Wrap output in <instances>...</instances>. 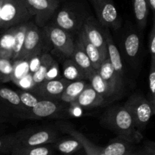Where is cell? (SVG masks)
<instances>
[{"label": "cell", "mask_w": 155, "mask_h": 155, "mask_svg": "<svg viewBox=\"0 0 155 155\" xmlns=\"http://www.w3.org/2000/svg\"><path fill=\"white\" fill-rule=\"evenodd\" d=\"M92 15L86 0H69L59 5L48 23L74 36L82 30L88 17Z\"/></svg>", "instance_id": "1"}, {"label": "cell", "mask_w": 155, "mask_h": 155, "mask_svg": "<svg viewBox=\"0 0 155 155\" xmlns=\"http://www.w3.org/2000/svg\"><path fill=\"white\" fill-rule=\"evenodd\" d=\"M100 124L117 135L133 144L141 142L143 136L135 127L132 117L124 105L109 107L103 112Z\"/></svg>", "instance_id": "2"}, {"label": "cell", "mask_w": 155, "mask_h": 155, "mask_svg": "<svg viewBox=\"0 0 155 155\" xmlns=\"http://www.w3.org/2000/svg\"><path fill=\"white\" fill-rule=\"evenodd\" d=\"M121 49L129 67L138 72L141 67L143 56L142 36L139 29L129 22L126 24L123 32Z\"/></svg>", "instance_id": "3"}, {"label": "cell", "mask_w": 155, "mask_h": 155, "mask_svg": "<svg viewBox=\"0 0 155 155\" xmlns=\"http://www.w3.org/2000/svg\"><path fill=\"white\" fill-rule=\"evenodd\" d=\"M124 106L130 113L135 127L140 133L145 130L151 117L155 114V107L148 98L137 92L133 94Z\"/></svg>", "instance_id": "4"}, {"label": "cell", "mask_w": 155, "mask_h": 155, "mask_svg": "<svg viewBox=\"0 0 155 155\" xmlns=\"http://www.w3.org/2000/svg\"><path fill=\"white\" fill-rule=\"evenodd\" d=\"M29 13L23 0H2L0 10V30H6L30 21Z\"/></svg>", "instance_id": "5"}, {"label": "cell", "mask_w": 155, "mask_h": 155, "mask_svg": "<svg viewBox=\"0 0 155 155\" xmlns=\"http://www.w3.org/2000/svg\"><path fill=\"white\" fill-rule=\"evenodd\" d=\"M15 145L42 146L54 144L58 139V133L48 127L26 128L17 132Z\"/></svg>", "instance_id": "6"}, {"label": "cell", "mask_w": 155, "mask_h": 155, "mask_svg": "<svg viewBox=\"0 0 155 155\" xmlns=\"http://www.w3.org/2000/svg\"><path fill=\"white\" fill-rule=\"evenodd\" d=\"M46 41L42 28L30 21L21 54L16 61H29L41 54Z\"/></svg>", "instance_id": "7"}, {"label": "cell", "mask_w": 155, "mask_h": 155, "mask_svg": "<svg viewBox=\"0 0 155 155\" xmlns=\"http://www.w3.org/2000/svg\"><path fill=\"white\" fill-rule=\"evenodd\" d=\"M96 15V19L104 29L118 30L122 25V20L115 6L114 0H90Z\"/></svg>", "instance_id": "8"}, {"label": "cell", "mask_w": 155, "mask_h": 155, "mask_svg": "<svg viewBox=\"0 0 155 155\" xmlns=\"http://www.w3.org/2000/svg\"><path fill=\"white\" fill-rule=\"evenodd\" d=\"M42 30L45 33V39L51 44L54 49L67 58H71L74 48V36L49 23Z\"/></svg>", "instance_id": "9"}, {"label": "cell", "mask_w": 155, "mask_h": 155, "mask_svg": "<svg viewBox=\"0 0 155 155\" xmlns=\"http://www.w3.org/2000/svg\"><path fill=\"white\" fill-rule=\"evenodd\" d=\"M35 24L43 28L50 21L61 2L57 0H23Z\"/></svg>", "instance_id": "10"}, {"label": "cell", "mask_w": 155, "mask_h": 155, "mask_svg": "<svg viewBox=\"0 0 155 155\" xmlns=\"http://www.w3.org/2000/svg\"><path fill=\"white\" fill-rule=\"evenodd\" d=\"M54 100L40 99L39 102L30 109L23 120H41L58 118L66 113L64 103Z\"/></svg>", "instance_id": "11"}, {"label": "cell", "mask_w": 155, "mask_h": 155, "mask_svg": "<svg viewBox=\"0 0 155 155\" xmlns=\"http://www.w3.org/2000/svg\"><path fill=\"white\" fill-rule=\"evenodd\" d=\"M64 78H54L33 86L30 92L42 99L60 101V98L69 83Z\"/></svg>", "instance_id": "12"}, {"label": "cell", "mask_w": 155, "mask_h": 155, "mask_svg": "<svg viewBox=\"0 0 155 155\" xmlns=\"http://www.w3.org/2000/svg\"><path fill=\"white\" fill-rule=\"evenodd\" d=\"M83 30L89 42L98 48L104 60H105L107 58V49L104 27H101L96 18L92 15L85 21Z\"/></svg>", "instance_id": "13"}, {"label": "cell", "mask_w": 155, "mask_h": 155, "mask_svg": "<svg viewBox=\"0 0 155 155\" xmlns=\"http://www.w3.org/2000/svg\"><path fill=\"white\" fill-rule=\"evenodd\" d=\"M0 107L6 113H10L16 117L24 119L28 110L20 101L16 91L0 85Z\"/></svg>", "instance_id": "14"}, {"label": "cell", "mask_w": 155, "mask_h": 155, "mask_svg": "<svg viewBox=\"0 0 155 155\" xmlns=\"http://www.w3.org/2000/svg\"><path fill=\"white\" fill-rule=\"evenodd\" d=\"M104 36H105L106 44H107V58L114 70V72L116 74L120 84L124 89L126 80L121 54L118 50L117 45H115L111 34L110 33V30L108 29H104Z\"/></svg>", "instance_id": "15"}, {"label": "cell", "mask_w": 155, "mask_h": 155, "mask_svg": "<svg viewBox=\"0 0 155 155\" xmlns=\"http://www.w3.org/2000/svg\"><path fill=\"white\" fill-rule=\"evenodd\" d=\"M97 72L107 86L114 99L118 98L124 92V89L120 84L108 58L103 61Z\"/></svg>", "instance_id": "16"}, {"label": "cell", "mask_w": 155, "mask_h": 155, "mask_svg": "<svg viewBox=\"0 0 155 155\" xmlns=\"http://www.w3.org/2000/svg\"><path fill=\"white\" fill-rule=\"evenodd\" d=\"M107 102L104 98L97 93L89 83H87L83 92L80 94L75 102L73 104L89 110L104 105Z\"/></svg>", "instance_id": "17"}, {"label": "cell", "mask_w": 155, "mask_h": 155, "mask_svg": "<svg viewBox=\"0 0 155 155\" xmlns=\"http://www.w3.org/2000/svg\"><path fill=\"white\" fill-rule=\"evenodd\" d=\"M56 66V63L52 56L48 53H44L40 56L39 66L31 75V80L33 86H36L48 80L50 71ZM32 86V87H33Z\"/></svg>", "instance_id": "18"}, {"label": "cell", "mask_w": 155, "mask_h": 155, "mask_svg": "<svg viewBox=\"0 0 155 155\" xmlns=\"http://www.w3.org/2000/svg\"><path fill=\"white\" fill-rule=\"evenodd\" d=\"M102 148L105 155H131L138 151L135 144L117 136Z\"/></svg>", "instance_id": "19"}, {"label": "cell", "mask_w": 155, "mask_h": 155, "mask_svg": "<svg viewBox=\"0 0 155 155\" xmlns=\"http://www.w3.org/2000/svg\"><path fill=\"white\" fill-rule=\"evenodd\" d=\"M76 39L80 42L81 46L83 47V50H84L86 54L89 57L94 69L97 71L100 68L101 63L104 61V58L101 56L100 51H98V49L96 47L94 46L89 42V39L86 37V34H85L84 31L83 30V28L79 32L78 34L76 36Z\"/></svg>", "instance_id": "20"}, {"label": "cell", "mask_w": 155, "mask_h": 155, "mask_svg": "<svg viewBox=\"0 0 155 155\" xmlns=\"http://www.w3.org/2000/svg\"><path fill=\"white\" fill-rule=\"evenodd\" d=\"M61 127V130L62 132L68 133L69 136L80 141L86 155H105L103 153V148L101 147H98L92 143L86 136H85L80 131H77L68 125H63Z\"/></svg>", "instance_id": "21"}, {"label": "cell", "mask_w": 155, "mask_h": 155, "mask_svg": "<svg viewBox=\"0 0 155 155\" xmlns=\"http://www.w3.org/2000/svg\"><path fill=\"white\" fill-rule=\"evenodd\" d=\"M71 58L75 62L76 64L84 73L86 80H89L91 74L95 70L92 67V63H91L87 54L83 50V47L81 46L80 42L76 39H74V48Z\"/></svg>", "instance_id": "22"}, {"label": "cell", "mask_w": 155, "mask_h": 155, "mask_svg": "<svg viewBox=\"0 0 155 155\" xmlns=\"http://www.w3.org/2000/svg\"><path fill=\"white\" fill-rule=\"evenodd\" d=\"M136 27L140 32L145 29L150 9L147 0H132Z\"/></svg>", "instance_id": "23"}, {"label": "cell", "mask_w": 155, "mask_h": 155, "mask_svg": "<svg viewBox=\"0 0 155 155\" xmlns=\"http://www.w3.org/2000/svg\"><path fill=\"white\" fill-rule=\"evenodd\" d=\"M53 145L54 150L61 153V155H71L83 149L80 141L71 136L61 139H58Z\"/></svg>", "instance_id": "24"}, {"label": "cell", "mask_w": 155, "mask_h": 155, "mask_svg": "<svg viewBox=\"0 0 155 155\" xmlns=\"http://www.w3.org/2000/svg\"><path fill=\"white\" fill-rule=\"evenodd\" d=\"M54 148L51 145L42 146H21L15 145L11 155H54Z\"/></svg>", "instance_id": "25"}, {"label": "cell", "mask_w": 155, "mask_h": 155, "mask_svg": "<svg viewBox=\"0 0 155 155\" xmlns=\"http://www.w3.org/2000/svg\"><path fill=\"white\" fill-rule=\"evenodd\" d=\"M87 85L85 80L71 82L65 88L60 98V101L65 104H73L75 102L80 94L83 92Z\"/></svg>", "instance_id": "26"}, {"label": "cell", "mask_w": 155, "mask_h": 155, "mask_svg": "<svg viewBox=\"0 0 155 155\" xmlns=\"http://www.w3.org/2000/svg\"><path fill=\"white\" fill-rule=\"evenodd\" d=\"M14 34L15 27L3 30L0 34V58L12 60Z\"/></svg>", "instance_id": "27"}, {"label": "cell", "mask_w": 155, "mask_h": 155, "mask_svg": "<svg viewBox=\"0 0 155 155\" xmlns=\"http://www.w3.org/2000/svg\"><path fill=\"white\" fill-rule=\"evenodd\" d=\"M29 22L21 24L15 27V34H14L13 46H12V58L13 61H16L18 56L21 54L25 39L26 32L28 27Z\"/></svg>", "instance_id": "28"}, {"label": "cell", "mask_w": 155, "mask_h": 155, "mask_svg": "<svg viewBox=\"0 0 155 155\" xmlns=\"http://www.w3.org/2000/svg\"><path fill=\"white\" fill-rule=\"evenodd\" d=\"M63 76L69 82L86 80L84 73L71 58H68L63 64Z\"/></svg>", "instance_id": "29"}, {"label": "cell", "mask_w": 155, "mask_h": 155, "mask_svg": "<svg viewBox=\"0 0 155 155\" xmlns=\"http://www.w3.org/2000/svg\"><path fill=\"white\" fill-rule=\"evenodd\" d=\"M89 80L90 81V86H92V89L95 91L98 94H99L101 96H102L106 101V102L110 100H114L113 96L109 90L108 87L104 83V80H102L97 71H95L91 76L89 77Z\"/></svg>", "instance_id": "30"}, {"label": "cell", "mask_w": 155, "mask_h": 155, "mask_svg": "<svg viewBox=\"0 0 155 155\" xmlns=\"http://www.w3.org/2000/svg\"><path fill=\"white\" fill-rule=\"evenodd\" d=\"M15 71L14 61L0 58V84L12 81Z\"/></svg>", "instance_id": "31"}, {"label": "cell", "mask_w": 155, "mask_h": 155, "mask_svg": "<svg viewBox=\"0 0 155 155\" xmlns=\"http://www.w3.org/2000/svg\"><path fill=\"white\" fill-rule=\"evenodd\" d=\"M16 92L18 93V96H19L21 104L24 105V107L28 111L39 102V100L42 99V98L37 97L36 95H35L34 94L32 93L31 92L28 90L20 89V90H16Z\"/></svg>", "instance_id": "32"}, {"label": "cell", "mask_w": 155, "mask_h": 155, "mask_svg": "<svg viewBox=\"0 0 155 155\" xmlns=\"http://www.w3.org/2000/svg\"><path fill=\"white\" fill-rule=\"evenodd\" d=\"M16 133L0 135V154L11 153L13 147L16 145Z\"/></svg>", "instance_id": "33"}, {"label": "cell", "mask_w": 155, "mask_h": 155, "mask_svg": "<svg viewBox=\"0 0 155 155\" xmlns=\"http://www.w3.org/2000/svg\"><path fill=\"white\" fill-rule=\"evenodd\" d=\"M148 89L149 95L147 98L153 107H155V61H151L148 75Z\"/></svg>", "instance_id": "34"}, {"label": "cell", "mask_w": 155, "mask_h": 155, "mask_svg": "<svg viewBox=\"0 0 155 155\" xmlns=\"http://www.w3.org/2000/svg\"><path fill=\"white\" fill-rule=\"evenodd\" d=\"M148 51L151 54V61H155V23L154 17L153 18V24L148 38Z\"/></svg>", "instance_id": "35"}, {"label": "cell", "mask_w": 155, "mask_h": 155, "mask_svg": "<svg viewBox=\"0 0 155 155\" xmlns=\"http://www.w3.org/2000/svg\"><path fill=\"white\" fill-rule=\"evenodd\" d=\"M139 155H155V143L152 141H147L141 150Z\"/></svg>", "instance_id": "36"}, {"label": "cell", "mask_w": 155, "mask_h": 155, "mask_svg": "<svg viewBox=\"0 0 155 155\" xmlns=\"http://www.w3.org/2000/svg\"><path fill=\"white\" fill-rule=\"evenodd\" d=\"M148 7H149L150 11L153 13V16L154 17V12H155V0H147Z\"/></svg>", "instance_id": "37"}, {"label": "cell", "mask_w": 155, "mask_h": 155, "mask_svg": "<svg viewBox=\"0 0 155 155\" xmlns=\"http://www.w3.org/2000/svg\"><path fill=\"white\" fill-rule=\"evenodd\" d=\"M3 130H3V127L1 125V124H0V135H2V133Z\"/></svg>", "instance_id": "38"}, {"label": "cell", "mask_w": 155, "mask_h": 155, "mask_svg": "<svg viewBox=\"0 0 155 155\" xmlns=\"http://www.w3.org/2000/svg\"><path fill=\"white\" fill-rule=\"evenodd\" d=\"M131 155H139V150H138V151H136V152H135L134 154H131Z\"/></svg>", "instance_id": "39"}, {"label": "cell", "mask_w": 155, "mask_h": 155, "mask_svg": "<svg viewBox=\"0 0 155 155\" xmlns=\"http://www.w3.org/2000/svg\"><path fill=\"white\" fill-rule=\"evenodd\" d=\"M1 5H2V0L0 1V10H1Z\"/></svg>", "instance_id": "40"}, {"label": "cell", "mask_w": 155, "mask_h": 155, "mask_svg": "<svg viewBox=\"0 0 155 155\" xmlns=\"http://www.w3.org/2000/svg\"><path fill=\"white\" fill-rule=\"evenodd\" d=\"M57 1H59V2H61L63 1V0H57Z\"/></svg>", "instance_id": "41"}, {"label": "cell", "mask_w": 155, "mask_h": 155, "mask_svg": "<svg viewBox=\"0 0 155 155\" xmlns=\"http://www.w3.org/2000/svg\"><path fill=\"white\" fill-rule=\"evenodd\" d=\"M0 1H1V0H0Z\"/></svg>", "instance_id": "42"}]
</instances>
